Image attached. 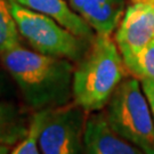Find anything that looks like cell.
<instances>
[{"instance_id":"4fadbf2b","label":"cell","mask_w":154,"mask_h":154,"mask_svg":"<svg viewBox=\"0 0 154 154\" xmlns=\"http://www.w3.org/2000/svg\"><path fill=\"white\" fill-rule=\"evenodd\" d=\"M41 121H42L41 111H37L31 118L29 135L21 143L17 144L11 154H41L38 145L39 134H40V129H41Z\"/></svg>"},{"instance_id":"6da1fadb","label":"cell","mask_w":154,"mask_h":154,"mask_svg":"<svg viewBox=\"0 0 154 154\" xmlns=\"http://www.w3.org/2000/svg\"><path fill=\"white\" fill-rule=\"evenodd\" d=\"M29 107L41 111L71 103L74 66L70 60L40 54L22 46L0 55Z\"/></svg>"},{"instance_id":"9c48e42d","label":"cell","mask_w":154,"mask_h":154,"mask_svg":"<svg viewBox=\"0 0 154 154\" xmlns=\"http://www.w3.org/2000/svg\"><path fill=\"white\" fill-rule=\"evenodd\" d=\"M123 11L120 0H83L78 11L98 33L111 35Z\"/></svg>"},{"instance_id":"5b68a950","label":"cell","mask_w":154,"mask_h":154,"mask_svg":"<svg viewBox=\"0 0 154 154\" xmlns=\"http://www.w3.org/2000/svg\"><path fill=\"white\" fill-rule=\"evenodd\" d=\"M38 145L41 154H83L86 111L73 100L41 110Z\"/></svg>"},{"instance_id":"ba28073f","label":"cell","mask_w":154,"mask_h":154,"mask_svg":"<svg viewBox=\"0 0 154 154\" xmlns=\"http://www.w3.org/2000/svg\"><path fill=\"white\" fill-rule=\"evenodd\" d=\"M20 5L51 17L63 28L86 40H93V28L65 0H14Z\"/></svg>"},{"instance_id":"5bb4252c","label":"cell","mask_w":154,"mask_h":154,"mask_svg":"<svg viewBox=\"0 0 154 154\" xmlns=\"http://www.w3.org/2000/svg\"><path fill=\"white\" fill-rule=\"evenodd\" d=\"M140 82H142V88H143L144 94L149 100V107H151L154 119V81L149 80V79H143V80H140Z\"/></svg>"},{"instance_id":"52a82bcc","label":"cell","mask_w":154,"mask_h":154,"mask_svg":"<svg viewBox=\"0 0 154 154\" xmlns=\"http://www.w3.org/2000/svg\"><path fill=\"white\" fill-rule=\"evenodd\" d=\"M83 154H145L136 145L116 134L104 113H94L86 121Z\"/></svg>"},{"instance_id":"9a60e30c","label":"cell","mask_w":154,"mask_h":154,"mask_svg":"<svg viewBox=\"0 0 154 154\" xmlns=\"http://www.w3.org/2000/svg\"><path fill=\"white\" fill-rule=\"evenodd\" d=\"M9 93V83L6 78V74L0 70V99L5 98Z\"/></svg>"},{"instance_id":"3957f363","label":"cell","mask_w":154,"mask_h":154,"mask_svg":"<svg viewBox=\"0 0 154 154\" xmlns=\"http://www.w3.org/2000/svg\"><path fill=\"white\" fill-rule=\"evenodd\" d=\"M111 128L145 154H154V119L137 78H126L112 95L106 110Z\"/></svg>"},{"instance_id":"e0dca14e","label":"cell","mask_w":154,"mask_h":154,"mask_svg":"<svg viewBox=\"0 0 154 154\" xmlns=\"http://www.w3.org/2000/svg\"><path fill=\"white\" fill-rule=\"evenodd\" d=\"M132 2H145V4H154V0H132Z\"/></svg>"},{"instance_id":"7c38bea8","label":"cell","mask_w":154,"mask_h":154,"mask_svg":"<svg viewBox=\"0 0 154 154\" xmlns=\"http://www.w3.org/2000/svg\"><path fill=\"white\" fill-rule=\"evenodd\" d=\"M129 73L139 80L149 79L154 81V38L139 53Z\"/></svg>"},{"instance_id":"8fae6325","label":"cell","mask_w":154,"mask_h":154,"mask_svg":"<svg viewBox=\"0 0 154 154\" xmlns=\"http://www.w3.org/2000/svg\"><path fill=\"white\" fill-rule=\"evenodd\" d=\"M21 46V33L13 16L9 0H0V55Z\"/></svg>"},{"instance_id":"30bf717a","label":"cell","mask_w":154,"mask_h":154,"mask_svg":"<svg viewBox=\"0 0 154 154\" xmlns=\"http://www.w3.org/2000/svg\"><path fill=\"white\" fill-rule=\"evenodd\" d=\"M25 112L17 104L0 99V144L15 146L25 139L30 131Z\"/></svg>"},{"instance_id":"2e32d148","label":"cell","mask_w":154,"mask_h":154,"mask_svg":"<svg viewBox=\"0 0 154 154\" xmlns=\"http://www.w3.org/2000/svg\"><path fill=\"white\" fill-rule=\"evenodd\" d=\"M11 146H8V145H4V144H0V154H9V149Z\"/></svg>"},{"instance_id":"8992f818","label":"cell","mask_w":154,"mask_h":154,"mask_svg":"<svg viewBox=\"0 0 154 154\" xmlns=\"http://www.w3.org/2000/svg\"><path fill=\"white\" fill-rule=\"evenodd\" d=\"M154 38V4L132 2L116 33V42L128 72L139 53Z\"/></svg>"},{"instance_id":"7a4b0ae2","label":"cell","mask_w":154,"mask_h":154,"mask_svg":"<svg viewBox=\"0 0 154 154\" xmlns=\"http://www.w3.org/2000/svg\"><path fill=\"white\" fill-rule=\"evenodd\" d=\"M116 42L107 34L93 39L73 73V100L86 112L104 109L127 75Z\"/></svg>"},{"instance_id":"277c9868","label":"cell","mask_w":154,"mask_h":154,"mask_svg":"<svg viewBox=\"0 0 154 154\" xmlns=\"http://www.w3.org/2000/svg\"><path fill=\"white\" fill-rule=\"evenodd\" d=\"M21 37L40 54L79 62L88 51V40L73 34L51 17L9 0Z\"/></svg>"}]
</instances>
